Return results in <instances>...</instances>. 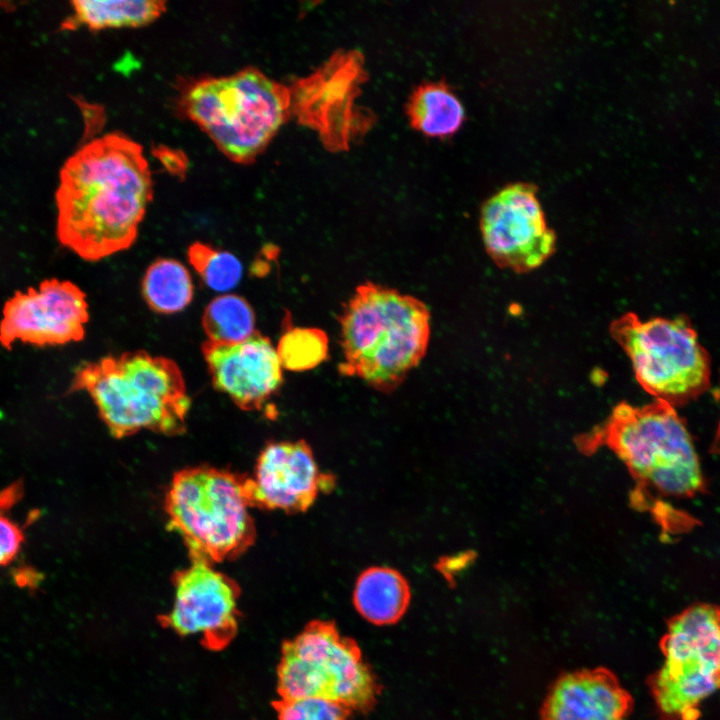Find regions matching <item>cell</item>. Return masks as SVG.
Returning <instances> with one entry per match:
<instances>
[{
    "label": "cell",
    "instance_id": "6da1fadb",
    "mask_svg": "<svg viewBox=\"0 0 720 720\" xmlns=\"http://www.w3.org/2000/svg\"><path fill=\"white\" fill-rule=\"evenodd\" d=\"M152 195L141 145L120 132L96 138L76 151L60 172L58 240L91 262L126 250L137 238Z\"/></svg>",
    "mask_w": 720,
    "mask_h": 720
},
{
    "label": "cell",
    "instance_id": "7a4b0ae2",
    "mask_svg": "<svg viewBox=\"0 0 720 720\" xmlns=\"http://www.w3.org/2000/svg\"><path fill=\"white\" fill-rule=\"evenodd\" d=\"M339 370L391 392L423 359L430 313L419 299L372 282L357 287L340 316Z\"/></svg>",
    "mask_w": 720,
    "mask_h": 720
},
{
    "label": "cell",
    "instance_id": "3957f363",
    "mask_svg": "<svg viewBox=\"0 0 720 720\" xmlns=\"http://www.w3.org/2000/svg\"><path fill=\"white\" fill-rule=\"evenodd\" d=\"M70 391H85L112 436L143 429L165 435L185 431L191 406L183 374L171 359L146 351L125 352L83 362Z\"/></svg>",
    "mask_w": 720,
    "mask_h": 720
},
{
    "label": "cell",
    "instance_id": "277c9868",
    "mask_svg": "<svg viewBox=\"0 0 720 720\" xmlns=\"http://www.w3.org/2000/svg\"><path fill=\"white\" fill-rule=\"evenodd\" d=\"M178 112L231 161L248 164L264 151L291 112L290 88L254 67L185 81Z\"/></svg>",
    "mask_w": 720,
    "mask_h": 720
},
{
    "label": "cell",
    "instance_id": "5b68a950",
    "mask_svg": "<svg viewBox=\"0 0 720 720\" xmlns=\"http://www.w3.org/2000/svg\"><path fill=\"white\" fill-rule=\"evenodd\" d=\"M252 506L249 477L210 466L175 473L164 502L168 528L190 558L211 564L237 558L254 543Z\"/></svg>",
    "mask_w": 720,
    "mask_h": 720
},
{
    "label": "cell",
    "instance_id": "8992f818",
    "mask_svg": "<svg viewBox=\"0 0 720 720\" xmlns=\"http://www.w3.org/2000/svg\"><path fill=\"white\" fill-rule=\"evenodd\" d=\"M605 435L632 474L657 494L688 499L703 490L691 435L672 405L660 400L642 407L621 403Z\"/></svg>",
    "mask_w": 720,
    "mask_h": 720
},
{
    "label": "cell",
    "instance_id": "52a82bcc",
    "mask_svg": "<svg viewBox=\"0 0 720 720\" xmlns=\"http://www.w3.org/2000/svg\"><path fill=\"white\" fill-rule=\"evenodd\" d=\"M609 330L629 357L638 383L656 400L674 407L708 389L710 358L688 320L641 321L634 313H626Z\"/></svg>",
    "mask_w": 720,
    "mask_h": 720
},
{
    "label": "cell",
    "instance_id": "ba28073f",
    "mask_svg": "<svg viewBox=\"0 0 720 720\" xmlns=\"http://www.w3.org/2000/svg\"><path fill=\"white\" fill-rule=\"evenodd\" d=\"M663 665L650 680L659 711L670 720H697L699 706L720 689V608L695 604L668 624Z\"/></svg>",
    "mask_w": 720,
    "mask_h": 720
},
{
    "label": "cell",
    "instance_id": "9c48e42d",
    "mask_svg": "<svg viewBox=\"0 0 720 720\" xmlns=\"http://www.w3.org/2000/svg\"><path fill=\"white\" fill-rule=\"evenodd\" d=\"M282 698L316 697L366 710L377 685L357 645L328 622H313L287 642L278 669Z\"/></svg>",
    "mask_w": 720,
    "mask_h": 720
},
{
    "label": "cell",
    "instance_id": "30bf717a",
    "mask_svg": "<svg viewBox=\"0 0 720 720\" xmlns=\"http://www.w3.org/2000/svg\"><path fill=\"white\" fill-rule=\"evenodd\" d=\"M363 75L360 55L342 52L290 88L291 112L317 130L329 149L347 148L368 127L369 117L355 105Z\"/></svg>",
    "mask_w": 720,
    "mask_h": 720
},
{
    "label": "cell",
    "instance_id": "8fae6325",
    "mask_svg": "<svg viewBox=\"0 0 720 720\" xmlns=\"http://www.w3.org/2000/svg\"><path fill=\"white\" fill-rule=\"evenodd\" d=\"M480 227L488 255L503 269L528 272L555 251L556 236L547 227L534 186L508 185L482 207Z\"/></svg>",
    "mask_w": 720,
    "mask_h": 720
},
{
    "label": "cell",
    "instance_id": "7c38bea8",
    "mask_svg": "<svg viewBox=\"0 0 720 720\" xmlns=\"http://www.w3.org/2000/svg\"><path fill=\"white\" fill-rule=\"evenodd\" d=\"M89 312L85 293L70 281L50 279L17 292L3 309L0 344L63 345L84 338Z\"/></svg>",
    "mask_w": 720,
    "mask_h": 720
},
{
    "label": "cell",
    "instance_id": "4fadbf2b",
    "mask_svg": "<svg viewBox=\"0 0 720 720\" xmlns=\"http://www.w3.org/2000/svg\"><path fill=\"white\" fill-rule=\"evenodd\" d=\"M174 601L167 621L184 636L223 642L237 623L238 585L213 568V564L191 559V564L173 576Z\"/></svg>",
    "mask_w": 720,
    "mask_h": 720
},
{
    "label": "cell",
    "instance_id": "5bb4252c",
    "mask_svg": "<svg viewBox=\"0 0 720 720\" xmlns=\"http://www.w3.org/2000/svg\"><path fill=\"white\" fill-rule=\"evenodd\" d=\"M201 351L215 389L243 410H262L282 384L276 348L258 332L235 344L206 340Z\"/></svg>",
    "mask_w": 720,
    "mask_h": 720
},
{
    "label": "cell",
    "instance_id": "9a60e30c",
    "mask_svg": "<svg viewBox=\"0 0 720 720\" xmlns=\"http://www.w3.org/2000/svg\"><path fill=\"white\" fill-rule=\"evenodd\" d=\"M329 482L304 441L273 442L259 454L254 477L250 478L253 506L302 512Z\"/></svg>",
    "mask_w": 720,
    "mask_h": 720
},
{
    "label": "cell",
    "instance_id": "2e32d148",
    "mask_svg": "<svg viewBox=\"0 0 720 720\" xmlns=\"http://www.w3.org/2000/svg\"><path fill=\"white\" fill-rule=\"evenodd\" d=\"M632 698L605 668L562 675L549 690L541 720H627Z\"/></svg>",
    "mask_w": 720,
    "mask_h": 720
},
{
    "label": "cell",
    "instance_id": "e0dca14e",
    "mask_svg": "<svg viewBox=\"0 0 720 720\" xmlns=\"http://www.w3.org/2000/svg\"><path fill=\"white\" fill-rule=\"evenodd\" d=\"M410 589L406 579L395 569L371 567L358 577L353 602L366 620L377 625L397 622L407 610Z\"/></svg>",
    "mask_w": 720,
    "mask_h": 720
},
{
    "label": "cell",
    "instance_id": "ac0fdd59",
    "mask_svg": "<svg viewBox=\"0 0 720 720\" xmlns=\"http://www.w3.org/2000/svg\"><path fill=\"white\" fill-rule=\"evenodd\" d=\"M71 4L73 14L64 21L63 29L138 28L154 22L166 11V2L159 0H79Z\"/></svg>",
    "mask_w": 720,
    "mask_h": 720
},
{
    "label": "cell",
    "instance_id": "d6986e66",
    "mask_svg": "<svg viewBox=\"0 0 720 720\" xmlns=\"http://www.w3.org/2000/svg\"><path fill=\"white\" fill-rule=\"evenodd\" d=\"M411 125L430 137H449L462 126L465 111L453 91L443 82H428L415 89L408 101Z\"/></svg>",
    "mask_w": 720,
    "mask_h": 720
},
{
    "label": "cell",
    "instance_id": "ffe728a7",
    "mask_svg": "<svg viewBox=\"0 0 720 720\" xmlns=\"http://www.w3.org/2000/svg\"><path fill=\"white\" fill-rule=\"evenodd\" d=\"M142 294L154 312L173 314L191 303L194 286L188 269L181 262L160 258L147 268L142 280Z\"/></svg>",
    "mask_w": 720,
    "mask_h": 720
},
{
    "label": "cell",
    "instance_id": "44dd1931",
    "mask_svg": "<svg viewBox=\"0 0 720 720\" xmlns=\"http://www.w3.org/2000/svg\"><path fill=\"white\" fill-rule=\"evenodd\" d=\"M255 313L241 296L223 294L211 300L202 315V327L209 341L235 344L250 338L255 331Z\"/></svg>",
    "mask_w": 720,
    "mask_h": 720
},
{
    "label": "cell",
    "instance_id": "7402d4cb",
    "mask_svg": "<svg viewBox=\"0 0 720 720\" xmlns=\"http://www.w3.org/2000/svg\"><path fill=\"white\" fill-rule=\"evenodd\" d=\"M276 351L282 368L306 371L327 358L328 338L317 328L290 327L282 334Z\"/></svg>",
    "mask_w": 720,
    "mask_h": 720
},
{
    "label": "cell",
    "instance_id": "603a6c76",
    "mask_svg": "<svg viewBox=\"0 0 720 720\" xmlns=\"http://www.w3.org/2000/svg\"><path fill=\"white\" fill-rule=\"evenodd\" d=\"M189 263L207 287L218 292L233 289L242 276V264L232 253L202 242H194L187 251Z\"/></svg>",
    "mask_w": 720,
    "mask_h": 720
},
{
    "label": "cell",
    "instance_id": "cb8c5ba5",
    "mask_svg": "<svg viewBox=\"0 0 720 720\" xmlns=\"http://www.w3.org/2000/svg\"><path fill=\"white\" fill-rule=\"evenodd\" d=\"M342 705L323 698H287L278 704V720H346Z\"/></svg>",
    "mask_w": 720,
    "mask_h": 720
},
{
    "label": "cell",
    "instance_id": "d4e9b609",
    "mask_svg": "<svg viewBox=\"0 0 720 720\" xmlns=\"http://www.w3.org/2000/svg\"><path fill=\"white\" fill-rule=\"evenodd\" d=\"M23 542L21 529L10 519L0 515V566L11 562Z\"/></svg>",
    "mask_w": 720,
    "mask_h": 720
}]
</instances>
